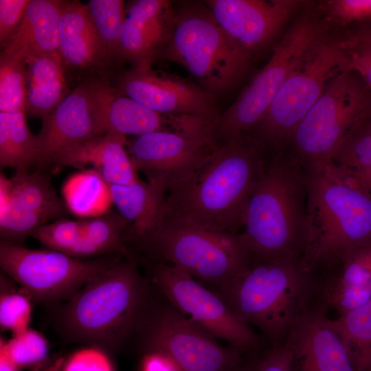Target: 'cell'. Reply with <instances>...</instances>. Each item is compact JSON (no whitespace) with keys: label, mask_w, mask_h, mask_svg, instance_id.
Segmentation results:
<instances>
[{"label":"cell","mask_w":371,"mask_h":371,"mask_svg":"<svg viewBox=\"0 0 371 371\" xmlns=\"http://www.w3.org/2000/svg\"><path fill=\"white\" fill-rule=\"evenodd\" d=\"M265 146L240 134L219 144L196 170L170 181L163 215L213 232L239 234Z\"/></svg>","instance_id":"cell-1"},{"label":"cell","mask_w":371,"mask_h":371,"mask_svg":"<svg viewBox=\"0 0 371 371\" xmlns=\"http://www.w3.org/2000/svg\"><path fill=\"white\" fill-rule=\"evenodd\" d=\"M153 288L134 258L116 261L61 307L58 328L69 340L117 352L134 339L155 299Z\"/></svg>","instance_id":"cell-2"},{"label":"cell","mask_w":371,"mask_h":371,"mask_svg":"<svg viewBox=\"0 0 371 371\" xmlns=\"http://www.w3.org/2000/svg\"><path fill=\"white\" fill-rule=\"evenodd\" d=\"M296 159L266 158L249 193L240 233L252 264L303 253L306 243L305 175Z\"/></svg>","instance_id":"cell-3"},{"label":"cell","mask_w":371,"mask_h":371,"mask_svg":"<svg viewBox=\"0 0 371 371\" xmlns=\"http://www.w3.org/2000/svg\"><path fill=\"white\" fill-rule=\"evenodd\" d=\"M308 271L300 254H287L251 264L227 281L207 284L242 321L278 341L288 338L304 313Z\"/></svg>","instance_id":"cell-4"},{"label":"cell","mask_w":371,"mask_h":371,"mask_svg":"<svg viewBox=\"0 0 371 371\" xmlns=\"http://www.w3.org/2000/svg\"><path fill=\"white\" fill-rule=\"evenodd\" d=\"M307 270L371 245V196L349 186L328 164L306 169Z\"/></svg>","instance_id":"cell-5"},{"label":"cell","mask_w":371,"mask_h":371,"mask_svg":"<svg viewBox=\"0 0 371 371\" xmlns=\"http://www.w3.org/2000/svg\"><path fill=\"white\" fill-rule=\"evenodd\" d=\"M135 244L154 262L173 266L206 284L236 278L252 264L240 233L207 230L163 214Z\"/></svg>","instance_id":"cell-6"},{"label":"cell","mask_w":371,"mask_h":371,"mask_svg":"<svg viewBox=\"0 0 371 371\" xmlns=\"http://www.w3.org/2000/svg\"><path fill=\"white\" fill-rule=\"evenodd\" d=\"M157 56L183 67L210 93L236 85L251 58L228 37L207 8L199 7L175 14L170 37Z\"/></svg>","instance_id":"cell-7"},{"label":"cell","mask_w":371,"mask_h":371,"mask_svg":"<svg viewBox=\"0 0 371 371\" xmlns=\"http://www.w3.org/2000/svg\"><path fill=\"white\" fill-rule=\"evenodd\" d=\"M347 69L346 42L321 36L279 89L262 120L251 130L265 147L291 140L328 84Z\"/></svg>","instance_id":"cell-8"},{"label":"cell","mask_w":371,"mask_h":371,"mask_svg":"<svg viewBox=\"0 0 371 371\" xmlns=\"http://www.w3.org/2000/svg\"><path fill=\"white\" fill-rule=\"evenodd\" d=\"M352 74L346 70L328 84L293 134L295 159L305 169L328 164L367 117L368 98Z\"/></svg>","instance_id":"cell-9"},{"label":"cell","mask_w":371,"mask_h":371,"mask_svg":"<svg viewBox=\"0 0 371 371\" xmlns=\"http://www.w3.org/2000/svg\"><path fill=\"white\" fill-rule=\"evenodd\" d=\"M155 297L133 340L146 352L169 355L182 371H232L240 350L220 346L216 338L171 305Z\"/></svg>","instance_id":"cell-10"},{"label":"cell","mask_w":371,"mask_h":371,"mask_svg":"<svg viewBox=\"0 0 371 371\" xmlns=\"http://www.w3.org/2000/svg\"><path fill=\"white\" fill-rule=\"evenodd\" d=\"M323 35V27L307 14L287 31L275 47L267 65L219 117L215 129L218 143L219 139L224 142L243 134L262 120L294 67Z\"/></svg>","instance_id":"cell-11"},{"label":"cell","mask_w":371,"mask_h":371,"mask_svg":"<svg viewBox=\"0 0 371 371\" xmlns=\"http://www.w3.org/2000/svg\"><path fill=\"white\" fill-rule=\"evenodd\" d=\"M116 261L79 259L53 249L1 242L0 265L30 297L41 303L68 300Z\"/></svg>","instance_id":"cell-12"},{"label":"cell","mask_w":371,"mask_h":371,"mask_svg":"<svg viewBox=\"0 0 371 371\" xmlns=\"http://www.w3.org/2000/svg\"><path fill=\"white\" fill-rule=\"evenodd\" d=\"M148 269L150 282L161 295L215 338L228 341L240 351L257 344L250 326L211 289L168 264L150 261Z\"/></svg>","instance_id":"cell-13"},{"label":"cell","mask_w":371,"mask_h":371,"mask_svg":"<svg viewBox=\"0 0 371 371\" xmlns=\"http://www.w3.org/2000/svg\"><path fill=\"white\" fill-rule=\"evenodd\" d=\"M92 102L98 133L135 136L157 131L192 133L201 127L199 117L155 111L118 93L107 79L93 76L85 80Z\"/></svg>","instance_id":"cell-14"},{"label":"cell","mask_w":371,"mask_h":371,"mask_svg":"<svg viewBox=\"0 0 371 371\" xmlns=\"http://www.w3.org/2000/svg\"><path fill=\"white\" fill-rule=\"evenodd\" d=\"M113 86L155 111L200 117L216 126L219 117L212 93L186 79L151 67L133 68L121 74Z\"/></svg>","instance_id":"cell-15"},{"label":"cell","mask_w":371,"mask_h":371,"mask_svg":"<svg viewBox=\"0 0 371 371\" xmlns=\"http://www.w3.org/2000/svg\"><path fill=\"white\" fill-rule=\"evenodd\" d=\"M218 146L212 133L157 131L128 140L127 151L137 172L147 179L166 176L170 181L196 170Z\"/></svg>","instance_id":"cell-16"},{"label":"cell","mask_w":371,"mask_h":371,"mask_svg":"<svg viewBox=\"0 0 371 371\" xmlns=\"http://www.w3.org/2000/svg\"><path fill=\"white\" fill-rule=\"evenodd\" d=\"M205 2L228 37L250 55L271 41L301 3L295 0H210Z\"/></svg>","instance_id":"cell-17"},{"label":"cell","mask_w":371,"mask_h":371,"mask_svg":"<svg viewBox=\"0 0 371 371\" xmlns=\"http://www.w3.org/2000/svg\"><path fill=\"white\" fill-rule=\"evenodd\" d=\"M41 120V130L36 135L35 165L39 167L52 164L67 150L101 136L85 81Z\"/></svg>","instance_id":"cell-18"},{"label":"cell","mask_w":371,"mask_h":371,"mask_svg":"<svg viewBox=\"0 0 371 371\" xmlns=\"http://www.w3.org/2000/svg\"><path fill=\"white\" fill-rule=\"evenodd\" d=\"M176 12L166 0H136L125 8L120 58L149 68L171 34Z\"/></svg>","instance_id":"cell-19"},{"label":"cell","mask_w":371,"mask_h":371,"mask_svg":"<svg viewBox=\"0 0 371 371\" xmlns=\"http://www.w3.org/2000/svg\"><path fill=\"white\" fill-rule=\"evenodd\" d=\"M294 346L293 371H357L330 319L304 313L289 334Z\"/></svg>","instance_id":"cell-20"},{"label":"cell","mask_w":371,"mask_h":371,"mask_svg":"<svg viewBox=\"0 0 371 371\" xmlns=\"http://www.w3.org/2000/svg\"><path fill=\"white\" fill-rule=\"evenodd\" d=\"M64 1L30 0L23 16L2 45L1 56L23 59L59 53V28Z\"/></svg>","instance_id":"cell-21"},{"label":"cell","mask_w":371,"mask_h":371,"mask_svg":"<svg viewBox=\"0 0 371 371\" xmlns=\"http://www.w3.org/2000/svg\"><path fill=\"white\" fill-rule=\"evenodd\" d=\"M125 135L109 132L60 154L54 164L83 168L91 166L110 185L126 186L139 180L127 151Z\"/></svg>","instance_id":"cell-22"},{"label":"cell","mask_w":371,"mask_h":371,"mask_svg":"<svg viewBox=\"0 0 371 371\" xmlns=\"http://www.w3.org/2000/svg\"><path fill=\"white\" fill-rule=\"evenodd\" d=\"M59 54L65 67L102 71L109 65L87 3L64 1L60 19Z\"/></svg>","instance_id":"cell-23"},{"label":"cell","mask_w":371,"mask_h":371,"mask_svg":"<svg viewBox=\"0 0 371 371\" xmlns=\"http://www.w3.org/2000/svg\"><path fill=\"white\" fill-rule=\"evenodd\" d=\"M168 182V177L158 176L131 185H110L113 205L128 223L125 241L136 243L155 227L164 210Z\"/></svg>","instance_id":"cell-24"},{"label":"cell","mask_w":371,"mask_h":371,"mask_svg":"<svg viewBox=\"0 0 371 371\" xmlns=\"http://www.w3.org/2000/svg\"><path fill=\"white\" fill-rule=\"evenodd\" d=\"M27 65L25 111L43 118L69 93L65 66L59 53L25 60Z\"/></svg>","instance_id":"cell-25"},{"label":"cell","mask_w":371,"mask_h":371,"mask_svg":"<svg viewBox=\"0 0 371 371\" xmlns=\"http://www.w3.org/2000/svg\"><path fill=\"white\" fill-rule=\"evenodd\" d=\"M326 164L347 184L371 196L370 122L356 126Z\"/></svg>","instance_id":"cell-26"},{"label":"cell","mask_w":371,"mask_h":371,"mask_svg":"<svg viewBox=\"0 0 371 371\" xmlns=\"http://www.w3.org/2000/svg\"><path fill=\"white\" fill-rule=\"evenodd\" d=\"M62 194L68 211L82 219L105 214L113 205L110 184L92 168L71 175L65 181Z\"/></svg>","instance_id":"cell-27"},{"label":"cell","mask_w":371,"mask_h":371,"mask_svg":"<svg viewBox=\"0 0 371 371\" xmlns=\"http://www.w3.org/2000/svg\"><path fill=\"white\" fill-rule=\"evenodd\" d=\"M128 227V223L118 212L82 219L81 236L69 256L87 260L104 254H126Z\"/></svg>","instance_id":"cell-28"},{"label":"cell","mask_w":371,"mask_h":371,"mask_svg":"<svg viewBox=\"0 0 371 371\" xmlns=\"http://www.w3.org/2000/svg\"><path fill=\"white\" fill-rule=\"evenodd\" d=\"M10 194L25 208L38 214L45 223L63 216L67 207L47 177L28 169H16L9 178Z\"/></svg>","instance_id":"cell-29"},{"label":"cell","mask_w":371,"mask_h":371,"mask_svg":"<svg viewBox=\"0 0 371 371\" xmlns=\"http://www.w3.org/2000/svg\"><path fill=\"white\" fill-rule=\"evenodd\" d=\"M25 111L0 112V164L28 169L35 164L36 137L30 131Z\"/></svg>","instance_id":"cell-30"},{"label":"cell","mask_w":371,"mask_h":371,"mask_svg":"<svg viewBox=\"0 0 371 371\" xmlns=\"http://www.w3.org/2000/svg\"><path fill=\"white\" fill-rule=\"evenodd\" d=\"M347 348L357 371H371V300L363 306L330 319Z\"/></svg>","instance_id":"cell-31"},{"label":"cell","mask_w":371,"mask_h":371,"mask_svg":"<svg viewBox=\"0 0 371 371\" xmlns=\"http://www.w3.org/2000/svg\"><path fill=\"white\" fill-rule=\"evenodd\" d=\"M87 5L110 64L120 58L124 2L122 0H90Z\"/></svg>","instance_id":"cell-32"},{"label":"cell","mask_w":371,"mask_h":371,"mask_svg":"<svg viewBox=\"0 0 371 371\" xmlns=\"http://www.w3.org/2000/svg\"><path fill=\"white\" fill-rule=\"evenodd\" d=\"M45 223L10 196L0 197V234L2 243L21 245L32 232Z\"/></svg>","instance_id":"cell-33"},{"label":"cell","mask_w":371,"mask_h":371,"mask_svg":"<svg viewBox=\"0 0 371 371\" xmlns=\"http://www.w3.org/2000/svg\"><path fill=\"white\" fill-rule=\"evenodd\" d=\"M27 65L23 59L0 58V112L25 111Z\"/></svg>","instance_id":"cell-34"},{"label":"cell","mask_w":371,"mask_h":371,"mask_svg":"<svg viewBox=\"0 0 371 371\" xmlns=\"http://www.w3.org/2000/svg\"><path fill=\"white\" fill-rule=\"evenodd\" d=\"M82 232V219L62 218L45 223L30 234L47 249L67 255L78 243Z\"/></svg>","instance_id":"cell-35"},{"label":"cell","mask_w":371,"mask_h":371,"mask_svg":"<svg viewBox=\"0 0 371 371\" xmlns=\"http://www.w3.org/2000/svg\"><path fill=\"white\" fill-rule=\"evenodd\" d=\"M1 345L19 368L38 365L46 359L48 354L45 338L29 328L14 335L7 343L1 341Z\"/></svg>","instance_id":"cell-36"},{"label":"cell","mask_w":371,"mask_h":371,"mask_svg":"<svg viewBox=\"0 0 371 371\" xmlns=\"http://www.w3.org/2000/svg\"><path fill=\"white\" fill-rule=\"evenodd\" d=\"M31 304L28 298L16 291L1 293L0 324L4 329L11 330L14 335L28 329L31 317Z\"/></svg>","instance_id":"cell-37"},{"label":"cell","mask_w":371,"mask_h":371,"mask_svg":"<svg viewBox=\"0 0 371 371\" xmlns=\"http://www.w3.org/2000/svg\"><path fill=\"white\" fill-rule=\"evenodd\" d=\"M326 299L341 315L368 303L371 300V286L350 284L338 278L328 287Z\"/></svg>","instance_id":"cell-38"},{"label":"cell","mask_w":371,"mask_h":371,"mask_svg":"<svg viewBox=\"0 0 371 371\" xmlns=\"http://www.w3.org/2000/svg\"><path fill=\"white\" fill-rule=\"evenodd\" d=\"M327 22L345 25L371 19V0H327L317 8Z\"/></svg>","instance_id":"cell-39"},{"label":"cell","mask_w":371,"mask_h":371,"mask_svg":"<svg viewBox=\"0 0 371 371\" xmlns=\"http://www.w3.org/2000/svg\"><path fill=\"white\" fill-rule=\"evenodd\" d=\"M340 260L343 269L339 278L350 284L370 285L371 245L350 251Z\"/></svg>","instance_id":"cell-40"},{"label":"cell","mask_w":371,"mask_h":371,"mask_svg":"<svg viewBox=\"0 0 371 371\" xmlns=\"http://www.w3.org/2000/svg\"><path fill=\"white\" fill-rule=\"evenodd\" d=\"M63 371H115L104 351L88 348L74 353L67 361Z\"/></svg>","instance_id":"cell-41"},{"label":"cell","mask_w":371,"mask_h":371,"mask_svg":"<svg viewBox=\"0 0 371 371\" xmlns=\"http://www.w3.org/2000/svg\"><path fill=\"white\" fill-rule=\"evenodd\" d=\"M347 69L358 74L371 88V45L345 40Z\"/></svg>","instance_id":"cell-42"},{"label":"cell","mask_w":371,"mask_h":371,"mask_svg":"<svg viewBox=\"0 0 371 371\" xmlns=\"http://www.w3.org/2000/svg\"><path fill=\"white\" fill-rule=\"evenodd\" d=\"M30 0H0V43L2 46L21 21Z\"/></svg>","instance_id":"cell-43"},{"label":"cell","mask_w":371,"mask_h":371,"mask_svg":"<svg viewBox=\"0 0 371 371\" xmlns=\"http://www.w3.org/2000/svg\"><path fill=\"white\" fill-rule=\"evenodd\" d=\"M294 346L289 335L286 343L275 347L258 365L256 371H293Z\"/></svg>","instance_id":"cell-44"},{"label":"cell","mask_w":371,"mask_h":371,"mask_svg":"<svg viewBox=\"0 0 371 371\" xmlns=\"http://www.w3.org/2000/svg\"><path fill=\"white\" fill-rule=\"evenodd\" d=\"M140 371H182L178 364L167 354L151 351L142 359Z\"/></svg>","instance_id":"cell-45"},{"label":"cell","mask_w":371,"mask_h":371,"mask_svg":"<svg viewBox=\"0 0 371 371\" xmlns=\"http://www.w3.org/2000/svg\"><path fill=\"white\" fill-rule=\"evenodd\" d=\"M0 350V371H19V368L12 360L1 345Z\"/></svg>","instance_id":"cell-46"},{"label":"cell","mask_w":371,"mask_h":371,"mask_svg":"<svg viewBox=\"0 0 371 371\" xmlns=\"http://www.w3.org/2000/svg\"><path fill=\"white\" fill-rule=\"evenodd\" d=\"M349 39L371 45V27L359 32Z\"/></svg>","instance_id":"cell-47"},{"label":"cell","mask_w":371,"mask_h":371,"mask_svg":"<svg viewBox=\"0 0 371 371\" xmlns=\"http://www.w3.org/2000/svg\"><path fill=\"white\" fill-rule=\"evenodd\" d=\"M232 371H256V370H253V369H251V368H241L240 366V364H239L238 366H236Z\"/></svg>","instance_id":"cell-48"},{"label":"cell","mask_w":371,"mask_h":371,"mask_svg":"<svg viewBox=\"0 0 371 371\" xmlns=\"http://www.w3.org/2000/svg\"><path fill=\"white\" fill-rule=\"evenodd\" d=\"M370 286H371V282H370Z\"/></svg>","instance_id":"cell-49"},{"label":"cell","mask_w":371,"mask_h":371,"mask_svg":"<svg viewBox=\"0 0 371 371\" xmlns=\"http://www.w3.org/2000/svg\"><path fill=\"white\" fill-rule=\"evenodd\" d=\"M370 123H371V121H370Z\"/></svg>","instance_id":"cell-50"}]
</instances>
